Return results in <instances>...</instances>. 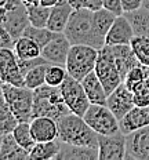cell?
Returning <instances> with one entry per match:
<instances>
[{"mask_svg":"<svg viewBox=\"0 0 149 160\" xmlns=\"http://www.w3.org/2000/svg\"><path fill=\"white\" fill-rule=\"evenodd\" d=\"M98 137L83 116L68 113L58 120V139L65 144L98 148Z\"/></svg>","mask_w":149,"mask_h":160,"instance_id":"6da1fadb","label":"cell"},{"mask_svg":"<svg viewBox=\"0 0 149 160\" xmlns=\"http://www.w3.org/2000/svg\"><path fill=\"white\" fill-rule=\"evenodd\" d=\"M64 35L71 44H88L101 50L104 43L97 39L92 31V11L87 8H75L69 18Z\"/></svg>","mask_w":149,"mask_h":160,"instance_id":"7a4b0ae2","label":"cell"},{"mask_svg":"<svg viewBox=\"0 0 149 160\" xmlns=\"http://www.w3.org/2000/svg\"><path fill=\"white\" fill-rule=\"evenodd\" d=\"M68 113H71V111L65 104L59 87L43 84L42 87L33 90V118L47 116L58 122Z\"/></svg>","mask_w":149,"mask_h":160,"instance_id":"3957f363","label":"cell"},{"mask_svg":"<svg viewBox=\"0 0 149 160\" xmlns=\"http://www.w3.org/2000/svg\"><path fill=\"white\" fill-rule=\"evenodd\" d=\"M2 97L8 104L19 123H31L33 119V90L26 86L2 83Z\"/></svg>","mask_w":149,"mask_h":160,"instance_id":"277c9868","label":"cell"},{"mask_svg":"<svg viewBox=\"0 0 149 160\" xmlns=\"http://www.w3.org/2000/svg\"><path fill=\"white\" fill-rule=\"evenodd\" d=\"M98 51V48L88 44H73L69 50L65 65L68 75L82 82L88 73L94 72Z\"/></svg>","mask_w":149,"mask_h":160,"instance_id":"5b68a950","label":"cell"},{"mask_svg":"<svg viewBox=\"0 0 149 160\" xmlns=\"http://www.w3.org/2000/svg\"><path fill=\"white\" fill-rule=\"evenodd\" d=\"M2 26L12 35L15 40L24 36L29 22L26 4L22 0H2Z\"/></svg>","mask_w":149,"mask_h":160,"instance_id":"8992f818","label":"cell"},{"mask_svg":"<svg viewBox=\"0 0 149 160\" xmlns=\"http://www.w3.org/2000/svg\"><path fill=\"white\" fill-rule=\"evenodd\" d=\"M83 118L99 135H111L120 131V120L116 118L108 105L91 104Z\"/></svg>","mask_w":149,"mask_h":160,"instance_id":"52a82bcc","label":"cell"},{"mask_svg":"<svg viewBox=\"0 0 149 160\" xmlns=\"http://www.w3.org/2000/svg\"><path fill=\"white\" fill-rule=\"evenodd\" d=\"M94 72L104 84L105 90H107L108 95L111 94L113 90L123 83V79L120 76L119 68L116 65L113 52L111 50V46H104L98 51V58L97 64H95Z\"/></svg>","mask_w":149,"mask_h":160,"instance_id":"ba28073f","label":"cell"},{"mask_svg":"<svg viewBox=\"0 0 149 160\" xmlns=\"http://www.w3.org/2000/svg\"><path fill=\"white\" fill-rule=\"evenodd\" d=\"M59 88H61L64 101L66 106L69 108V111L79 116H84V113L87 112L91 102L88 99L87 94H86L84 87H83L80 80L68 75V78L59 86Z\"/></svg>","mask_w":149,"mask_h":160,"instance_id":"9c48e42d","label":"cell"},{"mask_svg":"<svg viewBox=\"0 0 149 160\" xmlns=\"http://www.w3.org/2000/svg\"><path fill=\"white\" fill-rule=\"evenodd\" d=\"M0 80L12 86H25V76L12 48H0Z\"/></svg>","mask_w":149,"mask_h":160,"instance_id":"30bf717a","label":"cell"},{"mask_svg":"<svg viewBox=\"0 0 149 160\" xmlns=\"http://www.w3.org/2000/svg\"><path fill=\"white\" fill-rule=\"evenodd\" d=\"M126 160H149V126L126 134Z\"/></svg>","mask_w":149,"mask_h":160,"instance_id":"8fae6325","label":"cell"},{"mask_svg":"<svg viewBox=\"0 0 149 160\" xmlns=\"http://www.w3.org/2000/svg\"><path fill=\"white\" fill-rule=\"evenodd\" d=\"M98 160H126V134L98 137Z\"/></svg>","mask_w":149,"mask_h":160,"instance_id":"7c38bea8","label":"cell"},{"mask_svg":"<svg viewBox=\"0 0 149 160\" xmlns=\"http://www.w3.org/2000/svg\"><path fill=\"white\" fill-rule=\"evenodd\" d=\"M71 47V42L64 33H57L51 39V42L42 48V57L48 64L65 66Z\"/></svg>","mask_w":149,"mask_h":160,"instance_id":"4fadbf2b","label":"cell"},{"mask_svg":"<svg viewBox=\"0 0 149 160\" xmlns=\"http://www.w3.org/2000/svg\"><path fill=\"white\" fill-rule=\"evenodd\" d=\"M107 105L112 112L116 115V118L122 120L135 106L134 104V94L131 90L127 88L124 83L117 86L111 94L108 95Z\"/></svg>","mask_w":149,"mask_h":160,"instance_id":"5bb4252c","label":"cell"},{"mask_svg":"<svg viewBox=\"0 0 149 160\" xmlns=\"http://www.w3.org/2000/svg\"><path fill=\"white\" fill-rule=\"evenodd\" d=\"M135 36L134 28H132L128 17L117 15L115 22L112 24L109 32L105 38V46H117V44H130L132 38Z\"/></svg>","mask_w":149,"mask_h":160,"instance_id":"9a60e30c","label":"cell"},{"mask_svg":"<svg viewBox=\"0 0 149 160\" xmlns=\"http://www.w3.org/2000/svg\"><path fill=\"white\" fill-rule=\"evenodd\" d=\"M31 130L36 142L58 139V122L47 116H37L31 122Z\"/></svg>","mask_w":149,"mask_h":160,"instance_id":"2e32d148","label":"cell"},{"mask_svg":"<svg viewBox=\"0 0 149 160\" xmlns=\"http://www.w3.org/2000/svg\"><path fill=\"white\" fill-rule=\"evenodd\" d=\"M73 10H75V7L71 4L69 0H65V2L51 7L50 8L47 28L55 33H64L66 24H68Z\"/></svg>","mask_w":149,"mask_h":160,"instance_id":"e0dca14e","label":"cell"},{"mask_svg":"<svg viewBox=\"0 0 149 160\" xmlns=\"http://www.w3.org/2000/svg\"><path fill=\"white\" fill-rule=\"evenodd\" d=\"M111 50L113 52L116 65L119 68L122 79L124 80V78L127 76V73L131 71L132 68L141 65L140 61L137 59L134 51H132L130 44H117V46H111Z\"/></svg>","mask_w":149,"mask_h":160,"instance_id":"ac0fdd59","label":"cell"},{"mask_svg":"<svg viewBox=\"0 0 149 160\" xmlns=\"http://www.w3.org/2000/svg\"><path fill=\"white\" fill-rule=\"evenodd\" d=\"M149 126V105L134 106L123 119L120 120V131L123 134Z\"/></svg>","mask_w":149,"mask_h":160,"instance_id":"d6986e66","label":"cell"},{"mask_svg":"<svg viewBox=\"0 0 149 160\" xmlns=\"http://www.w3.org/2000/svg\"><path fill=\"white\" fill-rule=\"evenodd\" d=\"M55 160H98V148L61 142V151Z\"/></svg>","mask_w":149,"mask_h":160,"instance_id":"ffe728a7","label":"cell"},{"mask_svg":"<svg viewBox=\"0 0 149 160\" xmlns=\"http://www.w3.org/2000/svg\"><path fill=\"white\" fill-rule=\"evenodd\" d=\"M29 152L17 142L12 132L0 137V160H28Z\"/></svg>","mask_w":149,"mask_h":160,"instance_id":"44dd1931","label":"cell"},{"mask_svg":"<svg viewBox=\"0 0 149 160\" xmlns=\"http://www.w3.org/2000/svg\"><path fill=\"white\" fill-rule=\"evenodd\" d=\"M82 84L84 87V91L87 94L88 99L91 104H99V105H107L108 101V92L105 90L104 84L97 76L95 72H91L82 80Z\"/></svg>","mask_w":149,"mask_h":160,"instance_id":"7402d4cb","label":"cell"},{"mask_svg":"<svg viewBox=\"0 0 149 160\" xmlns=\"http://www.w3.org/2000/svg\"><path fill=\"white\" fill-rule=\"evenodd\" d=\"M116 17L113 12L108 11L107 8H99L97 11H92V31L94 35L97 36L98 40H101L105 44V38H107V33L109 32L112 24L115 22Z\"/></svg>","mask_w":149,"mask_h":160,"instance_id":"603a6c76","label":"cell"},{"mask_svg":"<svg viewBox=\"0 0 149 160\" xmlns=\"http://www.w3.org/2000/svg\"><path fill=\"white\" fill-rule=\"evenodd\" d=\"M61 151V141L52 139L46 142H36L29 152V160H55Z\"/></svg>","mask_w":149,"mask_h":160,"instance_id":"cb8c5ba5","label":"cell"},{"mask_svg":"<svg viewBox=\"0 0 149 160\" xmlns=\"http://www.w3.org/2000/svg\"><path fill=\"white\" fill-rule=\"evenodd\" d=\"M12 50L18 59H32L42 55V47L28 36H21L17 39Z\"/></svg>","mask_w":149,"mask_h":160,"instance_id":"d4e9b609","label":"cell"},{"mask_svg":"<svg viewBox=\"0 0 149 160\" xmlns=\"http://www.w3.org/2000/svg\"><path fill=\"white\" fill-rule=\"evenodd\" d=\"M148 78H149V66L138 65V66H135V68H132L131 71L127 73L123 83L127 86L128 90H131V91L134 92V91H137L138 88L144 87Z\"/></svg>","mask_w":149,"mask_h":160,"instance_id":"484cf974","label":"cell"},{"mask_svg":"<svg viewBox=\"0 0 149 160\" xmlns=\"http://www.w3.org/2000/svg\"><path fill=\"white\" fill-rule=\"evenodd\" d=\"M126 15L130 19L135 35L149 38V10L142 7L141 10H137V11L126 12Z\"/></svg>","mask_w":149,"mask_h":160,"instance_id":"4316f807","label":"cell"},{"mask_svg":"<svg viewBox=\"0 0 149 160\" xmlns=\"http://www.w3.org/2000/svg\"><path fill=\"white\" fill-rule=\"evenodd\" d=\"M12 135L17 139V142L28 152H31L33 146L36 145V139L33 138L31 130V123H18L12 131Z\"/></svg>","mask_w":149,"mask_h":160,"instance_id":"83f0119b","label":"cell"},{"mask_svg":"<svg viewBox=\"0 0 149 160\" xmlns=\"http://www.w3.org/2000/svg\"><path fill=\"white\" fill-rule=\"evenodd\" d=\"M18 120L14 116V113L11 112L8 104L6 102V99L2 97V102H0V134H8L12 132L14 128L18 124Z\"/></svg>","mask_w":149,"mask_h":160,"instance_id":"f1b7e54d","label":"cell"},{"mask_svg":"<svg viewBox=\"0 0 149 160\" xmlns=\"http://www.w3.org/2000/svg\"><path fill=\"white\" fill-rule=\"evenodd\" d=\"M28 10L29 22L33 26H47L48 17H50V7L40 4V3H35V4H26Z\"/></svg>","mask_w":149,"mask_h":160,"instance_id":"f546056e","label":"cell"},{"mask_svg":"<svg viewBox=\"0 0 149 160\" xmlns=\"http://www.w3.org/2000/svg\"><path fill=\"white\" fill-rule=\"evenodd\" d=\"M51 64H40L25 73V86L31 90H36L46 84V73Z\"/></svg>","mask_w":149,"mask_h":160,"instance_id":"4dcf8cb0","label":"cell"},{"mask_svg":"<svg viewBox=\"0 0 149 160\" xmlns=\"http://www.w3.org/2000/svg\"><path fill=\"white\" fill-rule=\"evenodd\" d=\"M132 51L141 65L149 66V38L135 35L130 43Z\"/></svg>","mask_w":149,"mask_h":160,"instance_id":"1f68e13d","label":"cell"},{"mask_svg":"<svg viewBox=\"0 0 149 160\" xmlns=\"http://www.w3.org/2000/svg\"><path fill=\"white\" fill-rule=\"evenodd\" d=\"M57 35L55 32L50 31L47 26H33V25H29L26 28V31L24 32V36H28L31 38L32 40H35L39 46L43 48L46 44H48L51 42V39Z\"/></svg>","mask_w":149,"mask_h":160,"instance_id":"d6a6232c","label":"cell"},{"mask_svg":"<svg viewBox=\"0 0 149 160\" xmlns=\"http://www.w3.org/2000/svg\"><path fill=\"white\" fill-rule=\"evenodd\" d=\"M66 78H68V71L65 66L51 64L47 69V73H46V84L59 87Z\"/></svg>","mask_w":149,"mask_h":160,"instance_id":"836d02e7","label":"cell"},{"mask_svg":"<svg viewBox=\"0 0 149 160\" xmlns=\"http://www.w3.org/2000/svg\"><path fill=\"white\" fill-rule=\"evenodd\" d=\"M75 8H87L90 11H97L102 8V0H69Z\"/></svg>","mask_w":149,"mask_h":160,"instance_id":"e575fe53","label":"cell"},{"mask_svg":"<svg viewBox=\"0 0 149 160\" xmlns=\"http://www.w3.org/2000/svg\"><path fill=\"white\" fill-rule=\"evenodd\" d=\"M132 94H134L135 106H148L149 105V88L147 86L138 88L137 91H134Z\"/></svg>","mask_w":149,"mask_h":160,"instance_id":"d590c367","label":"cell"},{"mask_svg":"<svg viewBox=\"0 0 149 160\" xmlns=\"http://www.w3.org/2000/svg\"><path fill=\"white\" fill-rule=\"evenodd\" d=\"M102 7L108 11L113 12L115 15H123L124 10L122 6V0H102Z\"/></svg>","mask_w":149,"mask_h":160,"instance_id":"8d00e7d4","label":"cell"},{"mask_svg":"<svg viewBox=\"0 0 149 160\" xmlns=\"http://www.w3.org/2000/svg\"><path fill=\"white\" fill-rule=\"evenodd\" d=\"M15 39L6 28L2 26V36H0V48H14Z\"/></svg>","mask_w":149,"mask_h":160,"instance_id":"74e56055","label":"cell"},{"mask_svg":"<svg viewBox=\"0 0 149 160\" xmlns=\"http://www.w3.org/2000/svg\"><path fill=\"white\" fill-rule=\"evenodd\" d=\"M122 6H123L124 14L126 12H132L144 7V0H122Z\"/></svg>","mask_w":149,"mask_h":160,"instance_id":"f35d334b","label":"cell"},{"mask_svg":"<svg viewBox=\"0 0 149 160\" xmlns=\"http://www.w3.org/2000/svg\"><path fill=\"white\" fill-rule=\"evenodd\" d=\"M62 2H65V0H40V4L51 8V7H54V6L59 4V3H62Z\"/></svg>","mask_w":149,"mask_h":160,"instance_id":"ab89813d","label":"cell"},{"mask_svg":"<svg viewBox=\"0 0 149 160\" xmlns=\"http://www.w3.org/2000/svg\"><path fill=\"white\" fill-rule=\"evenodd\" d=\"M25 4H35V3H40V0H22Z\"/></svg>","mask_w":149,"mask_h":160,"instance_id":"60d3db41","label":"cell"},{"mask_svg":"<svg viewBox=\"0 0 149 160\" xmlns=\"http://www.w3.org/2000/svg\"><path fill=\"white\" fill-rule=\"evenodd\" d=\"M144 8L149 10V0H144Z\"/></svg>","mask_w":149,"mask_h":160,"instance_id":"b9f144b4","label":"cell"}]
</instances>
